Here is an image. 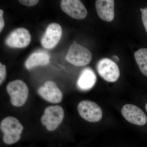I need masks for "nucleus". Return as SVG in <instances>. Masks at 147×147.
I'll return each mask as SVG.
<instances>
[{
    "instance_id": "nucleus-14",
    "label": "nucleus",
    "mask_w": 147,
    "mask_h": 147,
    "mask_svg": "<svg viewBox=\"0 0 147 147\" xmlns=\"http://www.w3.org/2000/svg\"><path fill=\"white\" fill-rule=\"evenodd\" d=\"M50 56L44 52H36L32 54L27 59L25 66L27 69H32L39 65H47L50 62Z\"/></svg>"
},
{
    "instance_id": "nucleus-7",
    "label": "nucleus",
    "mask_w": 147,
    "mask_h": 147,
    "mask_svg": "<svg viewBox=\"0 0 147 147\" xmlns=\"http://www.w3.org/2000/svg\"><path fill=\"white\" fill-rule=\"evenodd\" d=\"M31 39L28 30L24 28H18L11 32L5 40L6 45L13 48H21L27 47Z\"/></svg>"
},
{
    "instance_id": "nucleus-4",
    "label": "nucleus",
    "mask_w": 147,
    "mask_h": 147,
    "mask_svg": "<svg viewBox=\"0 0 147 147\" xmlns=\"http://www.w3.org/2000/svg\"><path fill=\"white\" fill-rule=\"evenodd\" d=\"M64 112L59 105L50 106L45 108L41 122L48 131L55 130L63 120Z\"/></svg>"
},
{
    "instance_id": "nucleus-2",
    "label": "nucleus",
    "mask_w": 147,
    "mask_h": 147,
    "mask_svg": "<svg viewBox=\"0 0 147 147\" xmlns=\"http://www.w3.org/2000/svg\"><path fill=\"white\" fill-rule=\"evenodd\" d=\"M92 58V56L90 50L78 44L76 41H74L69 47L66 57L68 62L77 66L88 64L91 61Z\"/></svg>"
},
{
    "instance_id": "nucleus-8",
    "label": "nucleus",
    "mask_w": 147,
    "mask_h": 147,
    "mask_svg": "<svg viewBox=\"0 0 147 147\" xmlns=\"http://www.w3.org/2000/svg\"><path fill=\"white\" fill-rule=\"evenodd\" d=\"M61 7L65 13L74 19H84L88 14L86 8L79 0H63Z\"/></svg>"
},
{
    "instance_id": "nucleus-18",
    "label": "nucleus",
    "mask_w": 147,
    "mask_h": 147,
    "mask_svg": "<svg viewBox=\"0 0 147 147\" xmlns=\"http://www.w3.org/2000/svg\"><path fill=\"white\" fill-rule=\"evenodd\" d=\"M142 22L147 33V7L144 8L142 12Z\"/></svg>"
},
{
    "instance_id": "nucleus-13",
    "label": "nucleus",
    "mask_w": 147,
    "mask_h": 147,
    "mask_svg": "<svg viewBox=\"0 0 147 147\" xmlns=\"http://www.w3.org/2000/svg\"><path fill=\"white\" fill-rule=\"evenodd\" d=\"M96 79V75L92 69L89 67L85 68L77 80V86L81 90H89L94 86Z\"/></svg>"
},
{
    "instance_id": "nucleus-15",
    "label": "nucleus",
    "mask_w": 147,
    "mask_h": 147,
    "mask_svg": "<svg viewBox=\"0 0 147 147\" xmlns=\"http://www.w3.org/2000/svg\"><path fill=\"white\" fill-rule=\"evenodd\" d=\"M134 58L141 72L147 76V48H141L135 52Z\"/></svg>"
},
{
    "instance_id": "nucleus-16",
    "label": "nucleus",
    "mask_w": 147,
    "mask_h": 147,
    "mask_svg": "<svg viewBox=\"0 0 147 147\" xmlns=\"http://www.w3.org/2000/svg\"><path fill=\"white\" fill-rule=\"evenodd\" d=\"M6 76V69L5 65L0 63V84H2Z\"/></svg>"
},
{
    "instance_id": "nucleus-20",
    "label": "nucleus",
    "mask_w": 147,
    "mask_h": 147,
    "mask_svg": "<svg viewBox=\"0 0 147 147\" xmlns=\"http://www.w3.org/2000/svg\"><path fill=\"white\" fill-rule=\"evenodd\" d=\"M113 58L114 59V60L116 61V62H118L119 60V58L118 57H117V56H115V55L113 56Z\"/></svg>"
},
{
    "instance_id": "nucleus-21",
    "label": "nucleus",
    "mask_w": 147,
    "mask_h": 147,
    "mask_svg": "<svg viewBox=\"0 0 147 147\" xmlns=\"http://www.w3.org/2000/svg\"><path fill=\"white\" fill-rule=\"evenodd\" d=\"M146 111L147 112V103H146Z\"/></svg>"
},
{
    "instance_id": "nucleus-10",
    "label": "nucleus",
    "mask_w": 147,
    "mask_h": 147,
    "mask_svg": "<svg viewBox=\"0 0 147 147\" xmlns=\"http://www.w3.org/2000/svg\"><path fill=\"white\" fill-rule=\"evenodd\" d=\"M38 93L43 99L52 103L60 102L63 98L62 92L56 83L52 81L45 82L43 86L38 88Z\"/></svg>"
},
{
    "instance_id": "nucleus-1",
    "label": "nucleus",
    "mask_w": 147,
    "mask_h": 147,
    "mask_svg": "<svg viewBox=\"0 0 147 147\" xmlns=\"http://www.w3.org/2000/svg\"><path fill=\"white\" fill-rule=\"evenodd\" d=\"M0 128L3 133V140L7 145H12L21 138L24 129L23 125L16 118L7 117L1 122Z\"/></svg>"
},
{
    "instance_id": "nucleus-12",
    "label": "nucleus",
    "mask_w": 147,
    "mask_h": 147,
    "mask_svg": "<svg viewBox=\"0 0 147 147\" xmlns=\"http://www.w3.org/2000/svg\"><path fill=\"white\" fill-rule=\"evenodd\" d=\"M96 8L98 15L103 21L111 22L115 17L113 0H97L95 2Z\"/></svg>"
},
{
    "instance_id": "nucleus-5",
    "label": "nucleus",
    "mask_w": 147,
    "mask_h": 147,
    "mask_svg": "<svg viewBox=\"0 0 147 147\" xmlns=\"http://www.w3.org/2000/svg\"><path fill=\"white\" fill-rule=\"evenodd\" d=\"M96 69L99 75L107 82H116L119 77L120 73L118 66L108 58H103L98 61Z\"/></svg>"
},
{
    "instance_id": "nucleus-6",
    "label": "nucleus",
    "mask_w": 147,
    "mask_h": 147,
    "mask_svg": "<svg viewBox=\"0 0 147 147\" xmlns=\"http://www.w3.org/2000/svg\"><path fill=\"white\" fill-rule=\"evenodd\" d=\"M77 110L82 118L90 122H96L102 118L101 108L97 103L91 100H84L79 102Z\"/></svg>"
},
{
    "instance_id": "nucleus-11",
    "label": "nucleus",
    "mask_w": 147,
    "mask_h": 147,
    "mask_svg": "<svg viewBox=\"0 0 147 147\" xmlns=\"http://www.w3.org/2000/svg\"><path fill=\"white\" fill-rule=\"evenodd\" d=\"M62 34V30L59 24L53 23L50 24L41 39L42 45L46 49L54 48L61 39Z\"/></svg>"
},
{
    "instance_id": "nucleus-3",
    "label": "nucleus",
    "mask_w": 147,
    "mask_h": 147,
    "mask_svg": "<svg viewBox=\"0 0 147 147\" xmlns=\"http://www.w3.org/2000/svg\"><path fill=\"white\" fill-rule=\"evenodd\" d=\"M13 106L21 107L26 103L28 96L29 89L26 83L20 80L9 82L6 87Z\"/></svg>"
},
{
    "instance_id": "nucleus-19",
    "label": "nucleus",
    "mask_w": 147,
    "mask_h": 147,
    "mask_svg": "<svg viewBox=\"0 0 147 147\" xmlns=\"http://www.w3.org/2000/svg\"><path fill=\"white\" fill-rule=\"evenodd\" d=\"M4 11L2 9H0V32H1L5 26V22L3 17Z\"/></svg>"
},
{
    "instance_id": "nucleus-9",
    "label": "nucleus",
    "mask_w": 147,
    "mask_h": 147,
    "mask_svg": "<svg viewBox=\"0 0 147 147\" xmlns=\"http://www.w3.org/2000/svg\"><path fill=\"white\" fill-rule=\"evenodd\" d=\"M123 116L130 123L137 125H144L146 123L147 118L143 110L132 104L124 105L121 109Z\"/></svg>"
},
{
    "instance_id": "nucleus-17",
    "label": "nucleus",
    "mask_w": 147,
    "mask_h": 147,
    "mask_svg": "<svg viewBox=\"0 0 147 147\" xmlns=\"http://www.w3.org/2000/svg\"><path fill=\"white\" fill-rule=\"evenodd\" d=\"M21 4L28 7H32L35 5L39 2L37 0H19Z\"/></svg>"
}]
</instances>
